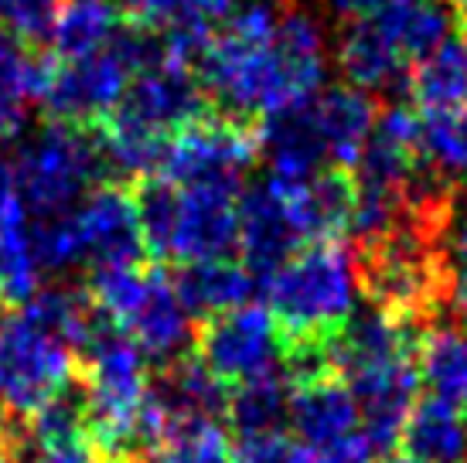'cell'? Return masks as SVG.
<instances>
[{
  "label": "cell",
  "mask_w": 467,
  "mask_h": 463,
  "mask_svg": "<svg viewBox=\"0 0 467 463\" xmlns=\"http://www.w3.org/2000/svg\"><path fill=\"white\" fill-rule=\"evenodd\" d=\"M365 14L410 65L454 38V27L461 25L454 0H379Z\"/></svg>",
  "instance_id": "cell-13"
},
{
  "label": "cell",
  "mask_w": 467,
  "mask_h": 463,
  "mask_svg": "<svg viewBox=\"0 0 467 463\" xmlns=\"http://www.w3.org/2000/svg\"><path fill=\"white\" fill-rule=\"evenodd\" d=\"M290 392H294V378L286 375V368L263 375L246 386H235L229 388L225 419L239 433V439L284 433L290 419Z\"/></svg>",
  "instance_id": "cell-20"
},
{
  "label": "cell",
  "mask_w": 467,
  "mask_h": 463,
  "mask_svg": "<svg viewBox=\"0 0 467 463\" xmlns=\"http://www.w3.org/2000/svg\"><path fill=\"white\" fill-rule=\"evenodd\" d=\"M355 252L337 239L304 245L266 276V310L280 324L286 351L325 347L355 314Z\"/></svg>",
  "instance_id": "cell-2"
},
{
  "label": "cell",
  "mask_w": 467,
  "mask_h": 463,
  "mask_svg": "<svg viewBox=\"0 0 467 463\" xmlns=\"http://www.w3.org/2000/svg\"><path fill=\"white\" fill-rule=\"evenodd\" d=\"M78 259L89 270H113V266H143L147 245H143L140 219L133 188L119 180H106L92 188L78 208L72 211Z\"/></svg>",
  "instance_id": "cell-9"
},
{
  "label": "cell",
  "mask_w": 467,
  "mask_h": 463,
  "mask_svg": "<svg viewBox=\"0 0 467 463\" xmlns=\"http://www.w3.org/2000/svg\"><path fill=\"white\" fill-rule=\"evenodd\" d=\"M400 447L406 457L423 463H464L467 460V419L454 406L423 396L406 416Z\"/></svg>",
  "instance_id": "cell-17"
},
{
  "label": "cell",
  "mask_w": 467,
  "mask_h": 463,
  "mask_svg": "<svg viewBox=\"0 0 467 463\" xmlns=\"http://www.w3.org/2000/svg\"><path fill=\"white\" fill-rule=\"evenodd\" d=\"M195 358L225 388L286 368V341L266 307H235L195 327Z\"/></svg>",
  "instance_id": "cell-8"
},
{
  "label": "cell",
  "mask_w": 467,
  "mask_h": 463,
  "mask_svg": "<svg viewBox=\"0 0 467 463\" xmlns=\"http://www.w3.org/2000/svg\"><path fill=\"white\" fill-rule=\"evenodd\" d=\"M454 4H464V0H454Z\"/></svg>",
  "instance_id": "cell-33"
},
{
  "label": "cell",
  "mask_w": 467,
  "mask_h": 463,
  "mask_svg": "<svg viewBox=\"0 0 467 463\" xmlns=\"http://www.w3.org/2000/svg\"><path fill=\"white\" fill-rule=\"evenodd\" d=\"M143 463H233V443L219 419H171Z\"/></svg>",
  "instance_id": "cell-22"
},
{
  "label": "cell",
  "mask_w": 467,
  "mask_h": 463,
  "mask_svg": "<svg viewBox=\"0 0 467 463\" xmlns=\"http://www.w3.org/2000/svg\"><path fill=\"white\" fill-rule=\"evenodd\" d=\"M423 157L437 174H467V106L423 113Z\"/></svg>",
  "instance_id": "cell-24"
},
{
  "label": "cell",
  "mask_w": 467,
  "mask_h": 463,
  "mask_svg": "<svg viewBox=\"0 0 467 463\" xmlns=\"http://www.w3.org/2000/svg\"><path fill=\"white\" fill-rule=\"evenodd\" d=\"M233 463H311L307 450L286 433H266V437L239 439L233 450Z\"/></svg>",
  "instance_id": "cell-26"
},
{
  "label": "cell",
  "mask_w": 467,
  "mask_h": 463,
  "mask_svg": "<svg viewBox=\"0 0 467 463\" xmlns=\"http://www.w3.org/2000/svg\"><path fill=\"white\" fill-rule=\"evenodd\" d=\"M307 113H311L327 168L355 170L379 116L372 96L355 86H335L307 99Z\"/></svg>",
  "instance_id": "cell-12"
},
{
  "label": "cell",
  "mask_w": 467,
  "mask_h": 463,
  "mask_svg": "<svg viewBox=\"0 0 467 463\" xmlns=\"http://www.w3.org/2000/svg\"><path fill=\"white\" fill-rule=\"evenodd\" d=\"M7 160L31 219L72 215L78 201L92 191V184L106 178L96 133L62 127V123H52L35 133L14 154H7Z\"/></svg>",
  "instance_id": "cell-5"
},
{
  "label": "cell",
  "mask_w": 467,
  "mask_h": 463,
  "mask_svg": "<svg viewBox=\"0 0 467 463\" xmlns=\"http://www.w3.org/2000/svg\"><path fill=\"white\" fill-rule=\"evenodd\" d=\"M379 0H331V7H337L341 14H365V11H372Z\"/></svg>",
  "instance_id": "cell-30"
},
{
  "label": "cell",
  "mask_w": 467,
  "mask_h": 463,
  "mask_svg": "<svg viewBox=\"0 0 467 463\" xmlns=\"http://www.w3.org/2000/svg\"><path fill=\"white\" fill-rule=\"evenodd\" d=\"M286 426L294 429V439L300 447L311 453H327L351 439H362L355 396L345 386V378L331 368L294 378Z\"/></svg>",
  "instance_id": "cell-10"
},
{
  "label": "cell",
  "mask_w": 467,
  "mask_h": 463,
  "mask_svg": "<svg viewBox=\"0 0 467 463\" xmlns=\"http://www.w3.org/2000/svg\"><path fill=\"white\" fill-rule=\"evenodd\" d=\"M311 463H372V450L365 447L362 439H351V443L337 447V450L314 453Z\"/></svg>",
  "instance_id": "cell-27"
},
{
  "label": "cell",
  "mask_w": 467,
  "mask_h": 463,
  "mask_svg": "<svg viewBox=\"0 0 467 463\" xmlns=\"http://www.w3.org/2000/svg\"><path fill=\"white\" fill-rule=\"evenodd\" d=\"M143 245L154 262L225 259L239 245V194L178 188L164 178L133 184Z\"/></svg>",
  "instance_id": "cell-3"
},
{
  "label": "cell",
  "mask_w": 467,
  "mask_h": 463,
  "mask_svg": "<svg viewBox=\"0 0 467 463\" xmlns=\"http://www.w3.org/2000/svg\"><path fill=\"white\" fill-rule=\"evenodd\" d=\"M337 65L351 86L362 92L396 89L413 72V65L392 48L368 14H355L345 25L337 38Z\"/></svg>",
  "instance_id": "cell-14"
},
{
  "label": "cell",
  "mask_w": 467,
  "mask_h": 463,
  "mask_svg": "<svg viewBox=\"0 0 467 463\" xmlns=\"http://www.w3.org/2000/svg\"><path fill=\"white\" fill-rule=\"evenodd\" d=\"M123 25L113 0H66L52 31V58H86L106 48Z\"/></svg>",
  "instance_id": "cell-21"
},
{
  "label": "cell",
  "mask_w": 467,
  "mask_h": 463,
  "mask_svg": "<svg viewBox=\"0 0 467 463\" xmlns=\"http://www.w3.org/2000/svg\"><path fill=\"white\" fill-rule=\"evenodd\" d=\"M416 372L433 399L467 416V331L451 324H427L416 334Z\"/></svg>",
  "instance_id": "cell-16"
},
{
  "label": "cell",
  "mask_w": 467,
  "mask_h": 463,
  "mask_svg": "<svg viewBox=\"0 0 467 463\" xmlns=\"http://www.w3.org/2000/svg\"><path fill=\"white\" fill-rule=\"evenodd\" d=\"M113 4L130 25L161 31L168 38L208 41L229 21L235 0H113Z\"/></svg>",
  "instance_id": "cell-18"
},
{
  "label": "cell",
  "mask_w": 467,
  "mask_h": 463,
  "mask_svg": "<svg viewBox=\"0 0 467 463\" xmlns=\"http://www.w3.org/2000/svg\"><path fill=\"white\" fill-rule=\"evenodd\" d=\"M195 76L215 113L260 127L321 92L325 35L290 0H249L202 45Z\"/></svg>",
  "instance_id": "cell-1"
},
{
  "label": "cell",
  "mask_w": 467,
  "mask_h": 463,
  "mask_svg": "<svg viewBox=\"0 0 467 463\" xmlns=\"http://www.w3.org/2000/svg\"><path fill=\"white\" fill-rule=\"evenodd\" d=\"M304 245L290 201L273 178L239 198V252L253 276H273Z\"/></svg>",
  "instance_id": "cell-11"
},
{
  "label": "cell",
  "mask_w": 467,
  "mask_h": 463,
  "mask_svg": "<svg viewBox=\"0 0 467 463\" xmlns=\"http://www.w3.org/2000/svg\"><path fill=\"white\" fill-rule=\"evenodd\" d=\"M451 304H454V310H457V321H461V327L467 331V276L454 286V296H451Z\"/></svg>",
  "instance_id": "cell-29"
},
{
  "label": "cell",
  "mask_w": 467,
  "mask_h": 463,
  "mask_svg": "<svg viewBox=\"0 0 467 463\" xmlns=\"http://www.w3.org/2000/svg\"><path fill=\"white\" fill-rule=\"evenodd\" d=\"M76 382V351L31 321L25 310L0 307V409L17 423Z\"/></svg>",
  "instance_id": "cell-6"
},
{
  "label": "cell",
  "mask_w": 467,
  "mask_h": 463,
  "mask_svg": "<svg viewBox=\"0 0 467 463\" xmlns=\"http://www.w3.org/2000/svg\"><path fill=\"white\" fill-rule=\"evenodd\" d=\"M171 283L184 310L202 321L225 314V310L246 307V300L253 296V273L229 256L182 262L171 276Z\"/></svg>",
  "instance_id": "cell-15"
},
{
  "label": "cell",
  "mask_w": 467,
  "mask_h": 463,
  "mask_svg": "<svg viewBox=\"0 0 467 463\" xmlns=\"http://www.w3.org/2000/svg\"><path fill=\"white\" fill-rule=\"evenodd\" d=\"M260 157L256 127L208 109L174 133L157 178L178 188H212V191L239 194L249 168Z\"/></svg>",
  "instance_id": "cell-7"
},
{
  "label": "cell",
  "mask_w": 467,
  "mask_h": 463,
  "mask_svg": "<svg viewBox=\"0 0 467 463\" xmlns=\"http://www.w3.org/2000/svg\"><path fill=\"white\" fill-rule=\"evenodd\" d=\"M413 103L423 113H451L467 103V35L447 38L410 72Z\"/></svg>",
  "instance_id": "cell-19"
},
{
  "label": "cell",
  "mask_w": 467,
  "mask_h": 463,
  "mask_svg": "<svg viewBox=\"0 0 467 463\" xmlns=\"http://www.w3.org/2000/svg\"><path fill=\"white\" fill-rule=\"evenodd\" d=\"M89 296L117 324L143 358L161 368L184 358L195 345V317L184 310L168 273L143 266H113L89 273Z\"/></svg>",
  "instance_id": "cell-4"
},
{
  "label": "cell",
  "mask_w": 467,
  "mask_h": 463,
  "mask_svg": "<svg viewBox=\"0 0 467 463\" xmlns=\"http://www.w3.org/2000/svg\"><path fill=\"white\" fill-rule=\"evenodd\" d=\"M45 58L27 55L25 45L0 35V137L21 133L27 109L38 99Z\"/></svg>",
  "instance_id": "cell-23"
},
{
  "label": "cell",
  "mask_w": 467,
  "mask_h": 463,
  "mask_svg": "<svg viewBox=\"0 0 467 463\" xmlns=\"http://www.w3.org/2000/svg\"><path fill=\"white\" fill-rule=\"evenodd\" d=\"M25 426L27 423H17V419H11V416H4V412H0V457L11 450L17 439L25 437Z\"/></svg>",
  "instance_id": "cell-28"
},
{
  "label": "cell",
  "mask_w": 467,
  "mask_h": 463,
  "mask_svg": "<svg viewBox=\"0 0 467 463\" xmlns=\"http://www.w3.org/2000/svg\"><path fill=\"white\" fill-rule=\"evenodd\" d=\"M106 463H143V457H127V460H106Z\"/></svg>",
  "instance_id": "cell-32"
},
{
  "label": "cell",
  "mask_w": 467,
  "mask_h": 463,
  "mask_svg": "<svg viewBox=\"0 0 467 463\" xmlns=\"http://www.w3.org/2000/svg\"><path fill=\"white\" fill-rule=\"evenodd\" d=\"M464 106H467V103H464Z\"/></svg>",
  "instance_id": "cell-34"
},
{
  "label": "cell",
  "mask_w": 467,
  "mask_h": 463,
  "mask_svg": "<svg viewBox=\"0 0 467 463\" xmlns=\"http://www.w3.org/2000/svg\"><path fill=\"white\" fill-rule=\"evenodd\" d=\"M66 0H0V35L17 45H45L52 41Z\"/></svg>",
  "instance_id": "cell-25"
},
{
  "label": "cell",
  "mask_w": 467,
  "mask_h": 463,
  "mask_svg": "<svg viewBox=\"0 0 467 463\" xmlns=\"http://www.w3.org/2000/svg\"><path fill=\"white\" fill-rule=\"evenodd\" d=\"M386 463H423V460H413V457H389Z\"/></svg>",
  "instance_id": "cell-31"
}]
</instances>
